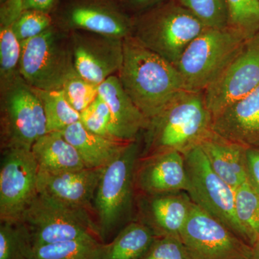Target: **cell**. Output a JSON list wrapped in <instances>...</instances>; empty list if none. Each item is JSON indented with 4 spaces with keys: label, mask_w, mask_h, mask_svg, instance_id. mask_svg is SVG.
<instances>
[{
    "label": "cell",
    "mask_w": 259,
    "mask_h": 259,
    "mask_svg": "<svg viewBox=\"0 0 259 259\" xmlns=\"http://www.w3.org/2000/svg\"><path fill=\"white\" fill-rule=\"evenodd\" d=\"M123 58L117 76L148 120L186 90L176 66L144 47L132 35L123 39Z\"/></svg>",
    "instance_id": "obj_1"
},
{
    "label": "cell",
    "mask_w": 259,
    "mask_h": 259,
    "mask_svg": "<svg viewBox=\"0 0 259 259\" xmlns=\"http://www.w3.org/2000/svg\"><path fill=\"white\" fill-rule=\"evenodd\" d=\"M212 116L204 92L184 90L148 120L142 133L141 157L177 151L185 154L212 132Z\"/></svg>",
    "instance_id": "obj_2"
},
{
    "label": "cell",
    "mask_w": 259,
    "mask_h": 259,
    "mask_svg": "<svg viewBox=\"0 0 259 259\" xmlns=\"http://www.w3.org/2000/svg\"><path fill=\"white\" fill-rule=\"evenodd\" d=\"M133 23L132 36L175 66L192 40L207 28L176 0L133 17Z\"/></svg>",
    "instance_id": "obj_3"
},
{
    "label": "cell",
    "mask_w": 259,
    "mask_h": 259,
    "mask_svg": "<svg viewBox=\"0 0 259 259\" xmlns=\"http://www.w3.org/2000/svg\"><path fill=\"white\" fill-rule=\"evenodd\" d=\"M141 151L139 139L132 141L102 169L93 203L102 241L125 222L132 211L136 199L135 171Z\"/></svg>",
    "instance_id": "obj_4"
},
{
    "label": "cell",
    "mask_w": 259,
    "mask_h": 259,
    "mask_svg": "<svg viewBox=\"0 0 259 259\" xmlns=\"http://www.w3.org/2000/svg\"><path fill=\"white\" fill-rule=\"evenodd\" d=\"M250 37L228 26L206 28L181 56L176 68L187 91L204 92Z\"/></svg>",
    "instance_id": "obj_5"
},
{
    "label": "cell",
    "mask_w": 259,
    "mask_h": 259,
    "mask_svg": "<svg viewBox=\"0 0 259 259\" xmlns=\"http://www.w3.org/2000/svg\"><path fill=\"white\" fill-rule=\"evenodd\" d=\"M75 71L69 32L51 26L21 42L20 75L32 88L62 90Z\"/></svg>",
    "instance_id": "obj_6"
},
{
    "label": "cell",
    "mask_w": 259,
    "mask_h": 259,
    "mask_svg": "<svg viewBox=\"0 0 259 259\" xmlns=\"http://www.w3.org/2000/svg\"><path fill=\"white\" fill-rule=\"evenodd\" d=\"M92 214L88 209L37 193L20 221L31 233L34 248L74 240L102 241Z\"/></svg>",
    "instance_id": "obj_7"
},
{
    "label": "cell",
    "mask_w": 259,
    "mask_h": 259,
    "mask_svg": "<svg viewBox=\"0 0 259 259\" xmlns=\"http://www.w3.org/2000/svg\"><path fill=\"white\" fill-rule=\"evenodd\" d=\"M46 134L47 118L42 102L20 76L0 91L1 149H31L34 143Z\"/></svg>",
    "instance_id": "obj_8"
},
{
    "label": "cell",
    "mask_w": 259,
    "mask_h": 259,
    "mask_svg": "<svg viewBox=\"0 0 259 259\" xmlns=\"http://www.w3.org/2000/svg\"><path fill=\"white\" fill-rule=\"evenodd\" d=\"M188 179L187 193L194 203L228 226L246 242L236 212V190L215 173L202 148L196 146L183 155Z\"/></svg>",
    "instance_id": "obj_9"
},
{
    "label": "cell",
    "mask_w": 259,
    "mask_h": 259,
    "mask_svg": "<svg viewBox=\"0 0 259 259\" xmlns=\"http://www.w3.org/2000/svg\"><path fill=\"white\" fill-rule=\"evenodd\" d=\"M180 240L187 259H253L251 245L194 202Z\"/></svg>",
    "instance_id": "obj_10"
},
{
    "label": "cell",
    "mask_w": 259,
    "mask_h": 259,
    "mask_svg": "<svg viewBox=\"0 0 259 259\" xmlns=\"http://www.w3.org/2000/svg\"><path fill=\"white\" fill-rule=\"evenodd\" d=\"M0 223L18 222L37 194L39 167L31 149H1Z\"/></svg>",
    "instance_id": "obj_11"
},
{
    "label": "cell",
    "mask_w": 259,
    "mask_h": 259,
    "mask_svg": "<svg viewBox=\"0 0 259 259\" xmlns=\"http://www.w3.org/2000/svg\"><path fill=\"white\" fill-rule=\"evenodd\" d=\"M54 25L66 32L87 31L124 39L132 35L133 17L116 0H61Z\"/></svg>",
    "instance_id": "obj_12"
},
{
    "label": "cell",
    "mask_w": 259,
    "mask_h": 259,
    "mask_svg": "<svg viewBox=\"0 0 259 259\" xmlns=\"http://www.w3.org/2000/svg\"><path fill=\"white\" fill-rule=\"evenodd\" d=\"M259 86V32L245 42L241 51L214 82L204 91L213 117Z\"/></svg>",
    "instance_id": "obj_13"
},
{
    "label": "cell",
    "mask_w": 259,
    "mask_h": 259,
    "mask_svg": "<svg viewBox=\"0 0 259 259\" xmlns=\"http://www.w3.org/2000/svg\"><path fill=\"white\" fill-rule=\"evenodd\" d=\"M75 71L97 85L117 75L123 58V39L87 31L69 32Z\"/></svg>",
    "instance_id": "obj_14"
},
{
    "label": "cell",
    "mask_w": 259,
    "mask_h": 259,
    "mask_svg": "<svg viewBox=\"0 0 259 259\" xmlns=\"http://www.w3.org/2000/svg\"><path fill=\"white\" fill-rule=\"evenodd\" d=\"M188 187L185 158L182 153L167 151L140 156L135 171L136 193L153 195L187 192Z\"/></svg>",
    "instance_id": "obj_15"
},
{
    "label": "cell",
    "mask_w": 259,
    "mask_h": 259,
    "mask_svg": "<svg viewBox=\"0 0 259 259\" xmlns=\"http://www.w3.org/2000/svg\"><path fill=\"white\" fill-rule=\"evenodd\" d=\"M137 196V220L146 225L156 238L180 239L193 204L189 194L177 192Z\"/></svg>",
    "instance_id": "obj_16"
},
{
    "label": "cell",
    "mask_w": 259,
    "mask_h": 259,
    "mask_svg": "<svg viewBox=\"0 0 259 259\" xmlns=\"http://www.w3.org/2000/svg\"><path fill=\"white\" fill-rule=\"evenodd\" d=\"M103 168H83L49 173L39 170L37 193L93 213V203Z\"/></svg>",
    "instance_id": "obj_17"
},
{
    "label": "cell",
    "mask_w": 259,
    "mask_h": 259,
    "mask_svg": "<svg viewBox=\"0 0 259 259\" xmlns=\"http://www.w3.org/2000/svg\"><path fill=\"white\" fill-rule=\"evenodd\" d=\"M212 129L245 148H259V86L214 116Z\"/></svg>",
    "instance_id": "obj_18"
},
{
    "label": "cell",
    "mask_w": 259,
    "mask_h": 259,
    "mask_svg": "<svg viewBox=\"0 0 259 259\" xmlns=\"http://www.w3.org/2000/svg\"><path fill=\"white\" fill-rule=\"evenodd\" d=\"M99 95L110 109L115 139L125 142L139 139L148 120L125 93L118 76L113 75L99 85Z\"/></svg>",
    "instance_id": "obj_19"
},
{
    "label": "cell",
    "mask_w": 259,
    "mask_h": 259,
    "mask_svg": "<svg viewBox=\"0 0 259 259\" xmlns=\"http://www.w3.org/2000/svg\"><path fill=\"white\" fill-rule=\"evenodd\" d=\"M199 146L212 169L235 190L248 180L247 148L224 139L213 131Z\"/></svg>",
    "instance_id": "obj_20"
},
{
    "label": "cell",
    "mask_w": 259,
    "mask_h": 259,
    "mask_svg": "<svg viewBox=\"0 0 259 259\" xmlns=\"http://www.w3.org/2000/svg\"><path fill=\"white\" fill-rule=\"evenodd\" d=\"M61 133L79 153L85 167L90 168L108 166L131 143L93 134L85 128L80 121Z\"/></svg>",
    "instance_id": "obj_21"
},
{
    "label": "cell",
    "mask_w": 259,
    "mask_h": 259,
    "mask_svg": "<svg viewBox=\"0 0 259 259\" xmlns=\"http://www.w3.org/2000/svg\"><path fill=\"white\" fill-rule=\"evenodd\" d=\"M31 151L40 171L59 173L87 168L74 146L61 132L40 136L32 145Z\"/></svg>",
    "instance_id": "obj_22"
},
{
    "label": "cell",
    "mask_w": 259,
    "mask_h": 259,
    "mask_svg": "<svg viewBox=\"0 0 259 259\" xmlns=\"http://www.w3.org/2000/svg\"><path fill=\"white\" fill-rule=\"evenodd\" d=\"M153 231L136 219L124 227L110 243H105L100 259H142L156 239Z\"/></svg>",
    "instance_id": "obj_23"
},
{
    "label": "cell",
    "mask_w": 259,
    "mask_h": 259,
    "mask_svg": "<svg viewBox=\"0 0 259 259\" xmlns=\"http://www.w3.org/2000/svg\"><path fill=\"white\" fill-rule=\"evenodd\" d=\"M44 106L47 133L62 132L80 121V113L66 100L62 90H42L32 88Z\"/></svg>",
    "instance_id": "obj_24"
},
{
    "label": "cell",
    "mask_w": 259,
    "mask_h": 259,
    "mask_svg": "<svg viewBox=\"0 0 259 259\" xmlns=\"http://www.w3.org/2000/svg\"><path fill=\"white\" fill-rule=\"evenodd\" d=\"M105 243L99 239H81L34 248L32 259H100Z\"/></svg>",
    "instance_id": "obj_25"
},
{
    "label": "cell",
    "mask_w": 259,
    "mask_h": 259,
    "mask_svg": "<svg viewBox=\"0 0 259 259\" xmlns=\"http://www.w3.org/2000/svg\"><path fill=\"white\" fill-rule=\"evenodd\" d=\"M236 212L248 244L259 238V192L247 180L236 190Z\"/></svg>",
    "instance_id": "obj_26"
},
{
    "label": "cell",
    "mask_w": 259,
    "mask_h": 259,
    "mask_svg": "<svg viewBox=\"0 0 259 259\" xmlns=\"http://www.w3.org/2000/svg\"><path fill=\"white\" fill-rule=\"evenodd\" d=\"M34 245L26 225L0 223V259H32Z\"/></svg>",
    "instance_id": "obj_27"
},
{
    "label": "cell",
    "mask_w": 259,
    "mask_h": 259,
    "mask_svg": "<svg viewBox=\"0 0 259 259\" xmlns=\"http://www.w3.org/2000/svg\"><path fill=\"white\" fill-rule=\"evenodd\" d=\"M21 42L11 25L0 26V91L14 83L20 75Z\"/></svg>",
    "instance_id": "obj_28"
},
{
    "label": "cell",
    "mask_w": 259,
    "mask_h": 259,
    "mask_svg": "<svg viewBox=\"0 0 259 259\" xmlns=\"http://www.w3.org/2000/svg\"><path fill=\"white\" fill-rule=\"evenodd\" d=\"M228 26L251 37L259 32V0H226Z\"/></svg>",
    "instance_id": "obj_29"
},
{
    "label": "cell",
    "mask_w": 259,
    "mask_h": 259,
    "mask_svg": "<svg viewBox=\"0 0 259 259\" xmlns=\"http://www.w3.org/2000/svg\"><path fill=\"white\" fill-rule=\"evenodd\" d=\"M190 10L207 28L228 26L226 0H177Z\"/></svg>",
    "instance_id": "obj_30"
},
{
    "label": "cell",
    "mask_w": 259,
    "mask_h": 259,
    "mask_svg": "<svg viewBox=\"0 0 259 259\" xmlns=\"http://www.w3.org/2000/svg\"><path fill=\"white\" fill-rule=\"evenodd\" d=\"M66 100L79 113L82 112L99 95V86L83 79L76 71L68 78L62 88Z\"/></svg>",
    "instance_id": "obj_31"
},
{
    "label": "cell",
    "mask_w": 259,
    "mask_h": 259,
    "mask_svg": "<svg viewBox=\"0 0 259 259\" xmlns=\"http://www.w3.org/2000/svg\"><path fill=\"white\" fill-rule=\"evenodd\" d=\"M80 122L85 128L93 134L117 140L112 131L110 109L100 95L86 110L80 113Z\"/></svg>",
    "instance_id": "obj_32"
},
{
    "label": "cell",
    "mask_w": 259,
    "mask_h": 259,
    "mask_svg": "<svg viewBox=\"0 0 259 259\" xmlns=\"http://www.w3.org/2000/svg\"><path fill=\"white\" fill-rule=\"evenodd\" d=\"M54 25L52 15L37 10H25L11 27L20 42L40 35Z\"/></svg>",
    "instance_id": "obj_33"
},
{
    "label": "cell",
    "mask_w": 259,
    "mask_h": 259,
    "mask_svg": "<svg viewBox=\"0 0 259 259\" xmlns=\"http://www.w3.org/2000/svg\"><path fill=\"white\" fill-rule=\"evenodd\" d=\"M60 2L61 0H16L10 5H1L0 26L12 25L25 10H37L52 15Z\"/></svg>",
    "instance_id": "obj_34"
},
{
    "label": "cell",
    "mask_w": 259,
    "mask_h": 259,
    "mask_svg": "<svg viewBox=\"0 0 259 259\" xmlns=\"http://www.w3.org/2000/svg\"><path fill=\"white\" fill-rule=\"evenodd\" d=\"M142 259H187L181 240L171 237L156 238Z\"/></svg>",
    "instance_id": "obj_35"
},
{
    "label": "cell",
    "mask_w": 259,
    "mask_h": 259,
    "mask_svg": "<svg viewBox=\"0 0 259 259\" xmlns=\"http://www.w3.org/2000/svg\"><path fill=\"white\" fill-rule=\"evenodd\" d=\"M127 14L131 17L141 14L144 12L168 1V0H116Z\"/></svg>",
    "instance_id": "obj_36"
},
{
    "label": "cell",
    "mask_w": 259,
    "mask_h": 259,
    "mask_svg": "<svg viewBox=\"0 0 259 259\" xmlns=\"http://www.w3.org/2000/svg\"><path fill=\"white\" fill-rule=\"evenodd\" d=\"M246 168L248 180L259 192V148H247Z\"/></svg>",
    "instance_id": "obj_37"
},
{
    "label": "cell",
    "mask_w": 259,
    "mask_h": 259,
    "mask_svg": "<svg viewBox=\"0 0 259 259\" xmlns=\"http://www.w3.org/2000/svg\"><path fill=\"white\" fill-rule=\"evenodd\" d=\"M253 259H259V238L252 245Z\"/></svg>",
    "instance_id": "obj_38"
},
{
    "label": "cell",
    "mask_w": 259,
    "mask_h": 259,
    "mask_svg": "<svg viewBox=\"0 0 259 259\" xmlns=\"http://www.w3.org/2000/svg\"><path fill=\"white\" fill-rule=\"evenodd\" d=\"M6 1V0H0V3H3V2Z\"/></svg>",
    "instance_id": "obj_39"
}]
</instances>
